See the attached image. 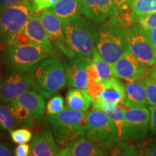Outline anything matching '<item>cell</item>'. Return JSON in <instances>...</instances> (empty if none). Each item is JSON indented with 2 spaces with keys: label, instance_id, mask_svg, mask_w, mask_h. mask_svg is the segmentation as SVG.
Wrapping results in <instances>:
<instances>
[{
  "label": "cell",
  "instance_id": "obj_1",
  "mask_svg": "<svg viewBox=\"0 0 156 156\" xmlns=\"http://www.w3.org/2000/svg\"><path fill=\"white\" fill-rule=\"evenodd\" d=\"M130 25L118 15L102 23L97 29L95 49L112 67L129 50Z\"/></svg>",
  "mask_w": 156,
  "mask_h": 156
},
{
  "label": "cell",
  "instance_id": "obj_2",
  "mask_svg": "<svg viewBox=\"0 0 156 156\" xmlns=\"http://www.w3.org/2000/svg\"><path fill=\"white\" fill-rule=\"evenodd\" d=\"M98 28L81 16L64 23V41L62 51L68 58H92L95 49Z\"/></svg>",
  "mask_w": 156,
  "mask_h": 156
},
{
  "label": "cell",
  "instance_id": "obj_3",
  "mask_svg": "<svg viewBox=\"0 0 156 156\" xmlns=\"http://www.w3.org/2000/svg\"><path fill=\"white\" fill-rule=\"evenodd\" d=\"M32 75L34 90L45 98L53 96L67 83L64 65L56 57L41 62L32 71Z\"/></svg>",
  "mask_w": 156,
  "mask_h": 156
},
{
  "label": "cell",
  "instance_id": "obj_4",
  "mask_svg": "<svg viewBox=\"0 0 156 156\" xmlns=\"http://www.w3.org/2000/svg\"><path fill=\"white\" fill-rule=\"evenodd\" d=\"M51 55L34 44L7 45L2 51L5 64L11 72L28 73Z\"/></svg>",
  "mask_w": 156,
  "mask_h": 156
},
{
  "label": "cell",
  "instance_id": "obj_5",
  "mask_svg": "<svg viewBox=\"0 0 156 156\" xmlns=\"http://www.w3.org/2000/svg\"><path fill=\"white\" fill-rule=\"evenodd\" d=\"M85 136L104 149L113 147L119 140L118 129L112 119L98 109L93 108L85 116Z\"/></svg>",
  "mask_w": 156,
  "mask_h": 156
},
{
  "label": "cell",
  "instance_id": "obj_6",
  "mask_svg": "<svg viewBox=\"0 0 156 156\" xmlns=\"http://www.w3.org/2000/svg\"><path fill=\"white\" fill-rule=\"evenodd\" d=\"M35 12L34 0L11 7H0V43L6 44L22 30Z\"/></svg>",
  "mask_w": 156,
  "mask_h": 156
},
{
  "label": "cell",
  "instance_id": "obj_7",
  "mask_svg": "<svg viewBox=\"0 0 156 156\" xmlns=\"http://www.w3.org/2000/svg\"><path fill=\"white\" fill-rule=\"evenodd\" d=\"M151 112L147 108H124V121L120 140L140 142L147 136Z\"/></svg>",
  "mask_w": 156,
  "mask_h": 156
},
{
  "label": "cell",
  "instance_id": "obj_8",
  "mask_svg": "<svg viewBox=\"0 0 156 156\" xmlns=\"http://www.w3.org/2000/svg\"><path fill=\"white\" fill-rule=\"evenodd\" d=\"M129 51L145 67H151L156 63L155 54L145 31L137 23H132L129 28Z\"/></svg>",
  "mask_w": 156,
  "mask_h": 156
},
{
  "label": "cell",
  "instance_id": "obj_9",
  "mask_svg": "<svg viewBox=\"0 0 156 156\" xmlns=\"http://www.w3.org/2000/svg\"><path fill=\"white\" fill-rule=\"evenodd\" d=\"M34 90L32 71L11 72L3 79L0 90V100L9 103L25 92Z\"/></svg>",
  "mask_w": 156,
  "mask_h": 156
},
{
  "label": "cell",
  "instance_id": "obj_10",
  "mask_svg": "<svg viewBox=\"0 0 156 156\" xmlns=\"http://www.w3.org/2000/svg\"><path fill=\"white\" fill-rule=\"evenodd\" d=\"M91 58L76 56L64 62L67 82L73 88L87 90L88 86V67Z\"/></svg>",
  "mask_w": 156,
  "mask_h": 156
},
{
  "label": "cell",
  "instance_id": "obj_11",
  "mask_svg": "<svg viewBox=\"0 0 156 156\" xmlns=\"http://www.w3.org/2000/svg\"><path fill=\"white\" fill-rule=\"evenodd\" d=\"M147 67L142 65L129 51H127L113 66L114 77L126 81L136 80L145 77Z\"/></svg>",
  "mask_w": 156,
  "mask_h": 156
},
{
  "label": "cell",
  "instance_id": "obj_12",
  "mask_svg": "<svg viewBox=\"0 0 156 156\" xmlns=\"http://www.w3.org/2000/svg\"><path fill=\"white\" fill-rule=\"evenodd\" d=\"M83 14L96 24L111 17L118 16L119 12L113 0H81Z\"/></svg>",
  "mask_w": 156,
  "mask_h": 156
},
{
  "label": "cell",
  "instance_id": "obj_13",
  "mask_svg": "<svg viewBox=\"0 0 156 156\" xmlns=\"http://www.w3.org/2000/svg\"><path fill=\"white\" fill-rule=\"evenodd\" d=\"M25 34L28 35L29 38L34 45L39 46L51 56L56 55L55 48L48 38L46 30L41 21L39 14L35 12L24 28Z\"/></svg>",
  "mask_w": 156,
  "mask_h": 156
},
{
  "label": "cell",
  "instance_id": "obj_14",
  "mask_svg": "<svg viewBox=\"0 0 156 156\" xmlns=\"http://www.w3.org/2000/svg\"><path fill=\"white\" fill-rule=\"evenodd\" d=\"M39 17L51 41L61 49L64 41V23L48 9L41 11Z\"/></svg>",
  "mask_w": 156,
  "mask_h": 156
},
{
  "label": "cell",
  "instance_id": "obj_15",
  "mask_svg": "<svg viewBox=\"0 0 156 156\" xmlns=\"http://www.w3.org/2000/svg\"><path fill=\"white\" fill-rule=\"evenodd\" d=\"M57 151L55 140L49 130L33 137L30 145V154L33 156H56Z\"/></svg>",
  "mask_w": 156,
  "mask_h": 156
},
{
  "label": "cell",
  "instance_id": "obj_16",
  "mask_svg": "<svg viewBox=\"0 0 156 156\" xmlns=\"http://www.w3.org/2000/svg\"><path fill=\"white\" fill-rule=\"evenodd\" d=\"M126 98L122 106L126 108H141L147 104L145 80L127 81L125 85Z\"/></svg>",
  "mask_w": 156,
  "mask_h": 156
},
{
  "label": "cell",
  "instance_id": "obj_17",
  "mask_svg": "<svg viewBox=\"0 0 156 156\" xmlns=\"http://www.w3.org/2000/svg\"><path fill=\"white\" fill-rule=\"evenodd\" d=\"M15 102L28 111L36 121L41 119L44 113L45 100L34 90H28L14 99Z\"/></svg>",
  "mask_w": 156,
  "mask_h": 156
},
{
  "label": "cell",
  "instance_id": "obj_18",
  "mask_svg": "<svg viewBox=\"0 0 156 156\" xmlns=\"http://www.w3.org/2000/svg\"><path fill=\"white\" fill-rule=\"evenodd\" d=\"M85 120L78 124L51 125L54 136L59 145H66L85 136Z\"/></svg>",
  "mask_w": 156,
  "mask_h": 156
},
{
  "label": "cell",
  "instance_id": "obj_19",
  "mask_svg": "<svg viewBox=\"0 0 156 156\" xmlns=\"http://www.w3.org/2000/svg\"><path fill=\"white\" fill-rule=\"evenodd\" d=\"M98 98L117 105H123L126 98L125 85L116 77L110 78L103 83V90Z\"/></svg>",
  "mask_w": 156,
  "mask_h": 156
},
{
  "label": "cell",
  "instance_id": "obj_20",
  "mask_svg": "<svg viewBox=\"0 0 156 156\" xmlns=\"http://www.w3.org/2000/svg\"><path fill=\"white\" fill-rule=\"evenodd\" d=\"M48 9L63 23L77 18L83 13L81 0H60Z\"/></svg>",
  "mask_w": 156,
  "mask_h": 156
},
{
  "label": "cell",
  "instance_id": "obj_21",
  "mask_svg": "<svg viewBox=\"0 0 156 156\" xmlns=\"http://www.w3.org/2000/svg\"><path fill=\"white\" fill-rule=\"evenodd\" d=\"M103 149L85 136L67 144L65 147L72 156H105Z\"/></svg>",
  "mask_w": 156,
  "mask_h": 156
},
{
  "label": "cell",
  "instance_id": "obj_22",
  "mask_svg": "<svg viewBox=\"0 0 156 156\" xmlns=\"http://www.w3.org/2000/svg\"><path fill=\"white\" fill-rule=\"evenodd\" d=\"M93 98L84 89H70L66 95L67 108L80 112H87L93 104Z\"/></svg>",
  "mask_w": 156,
  "mask_h": 156
},
{
  "label": "cell",
  "instance_id": "obj_23",
  "mask_svg": "<svg viewBox=\"0 0 156 156\" xmlns=\"http://www.w3.org/2000/svg\"><path fill=\"white\" fill-rule=\"evenodd\" d=\"M154 12H156V0H135L130 12V21L132 23H137Z\"/></svg>",
  "mask_w": 156,
  "mask_h": 156
},
{
  "label": "cell",
  "instance_id": "obj_24",
  "mask_svg": "<svg viewBox=\"0 0 156 156\" xmlns=\"http://www.w3.org/2000/svg\"><path fill=\"white\" fill-rule=\"evenodd\" d=\"M91 65L96 73L98 80L102 83L114 76L112 66L103 59L96 49L94 50L91 58Z\"/></svg>",
  "mask_w": 156,
  "mask_h": 156
},
{
  "label": "cell",
  "instance_id": "obj_25",
  "mask_svg": "<svg viewBox=\"0 0 156 156\" xmlns=\"http://www.w3.org/2000/svg\"><path fill=\"white\" fill-rule=\"evenodd\" d=\"M8 106L16 120L17 126L24 128H30L34 125V121L36 119L33 116V115L24 107L20 106L14 100L9 102Z\"/></svg>",
  "mask_w": 156,
  "mask_h": 156
},
{
  "label": "cell",
  "instance_id": "obj_26",
  "mask_svg": "<svg viewBox=\"0 0 156 156\" xmlns=\"http://www.w3.org/2000/svg\"><path fill=\"white\" fill-rule=\"evenodd\" d=\"M17 126V122L9 106L0 102V130L10 132Z\"/></svg>",
  "mask_w": 156,
  "mask_h": 156
},
{
  "label": "cell",
  "instance_id": "obj_27",
  "mask_svg": "<svg viewBox=\"0 0 156 156\" xmlns=\"http://www.w3.org/2000/svg\"><path fill=\"white\" fill-rule=\"evenodd\" d=\"M111 156H142L140 151L128 140H119L113 146Z\"/></svg>",
  "mask_w": 156,
  "mask_h": 156
},
{
  "label": "cell",
  "instance_id": "obj_28",
  "mask_svg": "<svg viewBox=\"0 0 156 156\" xmlns=\"http://www.w3.org/2000/svg\"><path fill=\"white\" fill-rule=\"evenodd\" d=\"M147 103L149 106H156V79L150 75L145 77Z\"/></svg>",
  "mask_w": 156,
  "mask_h": 156
},
{
  "label": "cell",
  "instance_id": "obj_29",
  "mask_svg": "<svg viewBox=\"0 0 156 156\" xmlns=\"http://www.w3.org/2000/svg\"><path fill=\"white\" fill-rule=\"evenodd\" d=\"M64 107V98L61 95H54L48 101L46 106V113L47 115H55L62 112Z\"/></svg>",
  "mask_w": 156,
  "mask_h": 156
},
{
  "label": "cell",
  "instance_id": "obj_30",
  "mask_svg": "<svg viewBox=\"0 0 156 156\" xmlns=\"http://www.w3.org/2000/svg\"><path fill=\"white\" fill-rule=\"evenodd\" d=\"M10 136L12 141L17 144H25L32 140V133L27 128L13 129L10 132Z\"/></svg>",
  "mask_w": 156,
  "mask_h": 156
},
{
  "label": "cell",
  "instance_id": "obj_31",
  "mask_svg": "<svg viewBox=\"0 0 156 156\" xmlns=\"http://www.w3.org/2000/svg\"><path fill=\"white\" fill-rule=\"evenodd\" d=\"M113 1L118 10L119 16L130 22L129 18L126 17V15H130L132 5L135 0H113Z\"/></svg>",
  "mask_w": 156,
  "mask_h": 156
},
{
  "label": "cell",
  "instance_id": "obj_32",
  "mask_svg": "<svg viewBox=\"0 0 156 156\" xmlns=\"http://www.w3.org/2000/svg\"><path fill=\"white\" fill-rule=\"evenodd\" d=\"M5 44L6 46H7V45H25L33 44L28 35L25 34L24 28H23L22 30L19 31L18 33H17L12 37Z\"/></svg>",
  "mask_w": 156,
  "mask_h": 156
},
{
  "label": "cell",
  "instance_id": "obj_33",
  "mask_svg": "<svg viewBox=\"0 0 156 156\" xmlns=\"http://www.w3.org/2000/svg\"><path fill=\"white\" fill-rule=\"evenodd\" d=\"M139 151L142 156H156V140L142 143Z\"/></svg>",
  "mask_w": 156,
  "mask_h": 156
},
{
  "label": "cell",
  "instance_id": "obj_34",
  "mask_svg": "<svg viewBox=\"0 0 156 156\" xmlns=\"http://www.w3.org/2000/svg\"><path fill=\"white\" fill-rule=\"evenodd\" d=\"M151 121H150V130L154 136H156V106H150Z\"/></svg>",
  "mask_w": 156,
  "mask_h": 156
},
{
  "label": "cell",
  "instance_id": "obj_35",
  "mask_svg": "<svg viewBox=\"0 0 156 156\" xmlns=\"http://www.w3.org/2000/svg\"><path fill=\"white\" fill-rule=\"evenodd\" d=\"M145 31L146 36H147L148 40L151 43L152 48H153L156 59V27L149 29V30H145Z\"/></svg>",
  "mask_w": 156,
  "mask_h": 156
},
{
  "label": "cell",
  "instance_id": "obj_36",
  "mask_svg": "<svg viewBox=\"0 0 156 156\" xmlns=\"http://www.w3.org/2000/svg\"><path fill=\"white\" fill-rule=\"evenodd\" d=\"M30 146L28 144H19L15 150V156H29Z\"/></svg>",
  "mask_w": 156,
  "mask_h": 156
},
{
  "label": "cell",
  "instance_id": "obj_37",
  "mask_svg": "<svg viewBox=\"0 0 156 156\" xmlns=\"http://www.w3.org/2000/svg\"><path fill=\"white\" fill-rule=\"evenodd\" d=\"M33 0H0V7H7L11 6L20 5Z\"/></svg>",
  "mask_w": 156,
  "mask_h": 156
},
{
  "label": "cell",
  "instance_id": "obj_38",
  "mask_svg": "<svg viewBox=\"0 0 156 156\" xmlns=\"http://www.w3.org/2000/svg\"><path fill=\"white\" fill-rule=\"evenodd\" d=\"M48 2H49V0H34L36 12L48 9Z\"/></svg>",
  "mask_w": 156,
  "mask_h": 156
},
{
  "label": "cell",
  "instance_id": "obj_39",
  "mask_svg": "<svg viewBox=\"0 0 156 156\" xmlns=\"http://www.w3.org/2000/svg\"><path fill=\"white\" fill-rule=\"evenodd\" d=\"M0 156H13L11 150L3 142H0Z\"/></svg>",
  "mask_w": 156,
  "mask_h": 156
},
{
  "label": "cell",
  "instance_id": "obj_40",
  "mask_svg": "<svg viewBox=\"0 0 156 156\" xmlns=\"http://www.w3.org/2000/svg\"><path fill=\"white\" fill-rule=\"evenodd\" d=\"M56 156H72V155H70V154L68 153L67 151H66L65 148H64V149L62 150V151L57 153V154H56Z\"/></svg>",
  "mask_w": 156,
  "mask_h": 156
},
{
  "label": "cell",
  "instance_id": "obj_41",
  "mask_svg": "<svg viewBox=\"0 0 156 156\" xmlns=\"http://www.w3.org/2000/svg\"><path fill=\"white\" fill-rule=\"evenodd\" d=\"M59 1H60V0H49V2H48V8L51 7V6L55 5V4L58 2Z\"/></svg>",
  "mask_w": 156,
  "mask_h": 156
},
{
  "label": "cell",
  "instance_id": "obj_42",
  "mask_svg": "<svg viewBox=\"0 0 156 156\" xmlns=\"http://www.w3.org/2000/svg\"><path fill=\"white\" fill-rule=\"evenodd\" d=\"M151 75L152 77H153L154 78H155L156 79V65L153 68V69H152L151 72Z\"/></svg>",
  "mask_w": 156,
  "mask_h": 156
},
{
  "label": "cell",
  "instance_id": "obj_43",
  "mask_svg": "<svg viewBox=\"0 0 156 156\" xmlns=\"http://www.w3.org/2000/svg\"><path fill=\"white\" fill-rule=\"evenodd\" d=\"M2 73H1V67H0V90H1V86H2Z\"/></svg>",
  "mask_w": 156,
  "mask_h": 156
},
{
  "label": "cell",
  "instance_id": "obj_44",
  "mask_svg": "<svg viewBox=\"0 0 156 156\" xmlns=\"http://www.w3.org/2000/svg\"><path fill=\"white\" fill-rule=\"evenodd\" d=\"M29 156H33L32 155H30H30H29Z\"/></svg>",
  "mask_w": 156,
  "mask_h": 156
}]
</instances>
